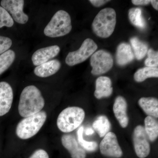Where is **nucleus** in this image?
Here are the masks:
<instances>
[{
	"label": "nucleus",
	"instance_id": "1",
	"mask_svg": "<svg viewBox=\"0 0 158 158\" xmlns=\"http://www.w3.org/2000/svg\"><path fill=\"white\" fill-rule=\"evenodd\" d=\"M45 105V99L39 88L29 85L21 93L18 111L21 117L26 118L41 112Z\"/></svg>",
	"mask_w": 158,
	"mask_h": 158
},
{
	"label": "nucleus",
	"instance_id": "2",
	"mask_svg": "<svg viewBox=\"0 0 158 158\" xmlns=\"http://www.w3.org/2000/svg\"><path fill=\"white\" fill-rule=\"evenodd\" d=\"M48 118L45 111L23 118L15 127V135L22 140H28L37 135L43 127Z\"/></svg>",
	"mask_w": 158,
	"mask_h": 158
},
{
	"label": "nucleus",
	"instance_id": "3",
	"mask_svg": "<svg viewBox=\"0 0 158 158\" xmlns=\"http://www.w3.org/2000/svg\"><path fill=\"white\" fill-rule=\"evenodd\" d=\"M85 116V111L82 108L68 107L61 111L57 117V127L62 132H71L82 124Z\"/></svg>",
	"mask_w": 158,
	"mask_h": 158
},
{
	"label": "nucleus",
	"instance_id": "4",
	"mask_svg": "<svg viewBox=\"0 0 158 158\" xmlns=\"http://www.w3.org/2000/svg\"><path fill=\"white\" fill-rule=\"evenodd\" d=\"M116 23V12L112 8L102 9L97 15L92 23L93 32L101 38L110 37L114 32Z\"/></svg>",
	"mask_w": 158,
	"mask_h": 158
},
{
	"label": "nucleus",
	"instance_id": "5",
	"mask_svg": "<svg viewBox=\"0 0 158 158\" xmlns=\"http://www.w3.org/2000/svg\"><path fill=\"white\" fill-rule=\"evenodd\" d=\"M72 28L70 15L66 11L60 10L53 16L44 33L45 36L52 38L62 37L69 34Z\"/></svg>",
	"mask_w": 158,
	"mask_h": 158
},
{
	"label": "nucleus",
	"instance_id": "6",
	"mask_svg": "<svg viewBox=\"0 0 158 158\" xmlns=\"http://www.w3.org/2000/svg\"><path fill=\"white\" fill-rule=\"evenodd\" d=\"M97 48V44L93 40L87 38L78 50L69 53L65 59V63L70 66L82 63L92 56Z\"/></svg>",
	"mask_w": 158,
	"mask_h": 158
},
{
	"label": "nucleus",
	"instance_id": "7",
	"mask_svg": "<svg viewBox=\"0 0 158 158\" xmlns=\"http://www.w3.org/2000/svg\"><path fill=\"white\" fill-rule=\"evenodd\" d=\"M113 59L112 55L103 50L98 51L91 56L90 64L94 75H100L108 72L113 67Z\"/></svg>",
	"mask_w": 158,
	"mask_h": 158
},
{
	"label": "nucleus",
	"instance_id": "8",
	"mask_svg": "<svg viewBox=\"0 0 158 158\" xmlns=\"http://www.w3.org/2000/svg\"><path fill=\"white\" fill-rule=\"evenodd\" d=\"M133 141L135 152L138 157H147L150 152V145L143 127L138 125L135 128L133 132Z\"/></svg>",
	"mask_w": 158,
	"mask_h": 158
},
{
	"label": "nucleus",
	"instance_id": "9",
	"mask_svg": "<svg viewBox=\"0 0 158 158\" xmlns=\"http://www.w3.org/2000/svg\"><path fill=\"white\" fill-rule=\"evenodd\" d=\"M100 149L102 154L106 156L118 158L123 156L116 135L112 132H109L104 137L100 144Z\"/></svg>",
	"mask_w": 158,
	"mask_h": 158
},
{
	"label": "nucleus",
	"instance_id": "10",
	"mask_svg": "<svg viewBox=\"0 0 158 158\" xmlns=\"http://www.w3.org/2000/svg\"><path fill=\"white\" fill-rule=\"evenodd\" d=\"M1 6L11 14L12 18L16 22L24 24L27 22L29 17L24 12L23 0H2L1 2Z\"/></svg>",
	"mask_w": 158,
	"mask_h": 158
},
{
	"label": "nucleus",
	"instance_id": "11",
	"mask_svg": "<svg viewBox=\"0 0 158 158\" xmlns=\"http://www.w3.org/2000/svg\"><path fill=\"white\" fill-rule=\"evenodd\" d=\"M14 94L11 85L7 82H0V117L5 116L11 110Z\"/></svg>",
	"mask_w": 158,
	"mask_h": 158
},
{
	"label": "nucleus",
	"instance_id": "12",
	"mask_svg": "<svg viewBox=\"0 0 158 158\" xmlns=\"http://www.w3.org/2000/svg\"><path fill=\"white\" fill-rule=\"evenodd\" d=\"M63 147L70 154L72 158H85L86 152L79 144L76 138L70 134H65L61 138Z\"/></svg>",
	"mask_w": 158,
	"mask_h": 158
},
{
	"label": "nucleus",
	"instance_id": "13",
	"mask_svg": "<svg viewBox=\"0 0 158 158\" xmlns=\"http://www.w3.org/2000/svg\"><path fill=\"white\" fill-rule=\"evenodd\" d=\"M60 51V48L56 45L39 49L33 54L32 56V62L35 66L41 65L56 56Z\"/></svg>",
	"mask_w": 158,
	"mask_h": 158
},
{
	"label": "nucleus",
	"instance_id": "14",
	"mask_svg": "<svg viewBox=\"0 0 158 158\" xmlns=\"http://www.w3.org/2000/svg\"><path fill=\"white\" fill-rule=\"evenodd\" d=\"M127 103L123 97L117 96L113 105V110L115 117L122 127H127L129 123L127 114Z\"/></svg>",
	"mask_w": 158,
	"mask_h": 158
},
{
	"label": "nucleus",
	"instance_id": "15",
	"mask_svg": "<svg viewBox=\"0 0 158 158\" xmlns=\"http://www.w3.org/2000/svg\"><path fill=\"white\" fill-rule=\"evenodd\" d=\"M61 66L59 60L54 59L37 66L34 69V73L40 77H48L56 73Z\"/></svg>",
	"mask_w": 158,
	"mask_h": 158
},
{
	"label": "nucleus",
	"instance_id": "16",
	"mask_svg": "<svg viewBox=\"0 0 158 158\" xmlns=\"http://www.w3.org/2000/svg\"><path fill=\"white\" fill-rule=\"evenodd\" d=\"M135 55L131 47L127 43H122L117 47L116 53V62L119 66H124L132 62Z\"/></svg>",
	"mask_w": 158,
	"mask_h": 158
},
{
	"label": "nucleus",
	"instance_id": "17",
	"mask_svg": "<svg viewBox=\"0 0 158 158\" xmlns=\"http://www.w3.org/2000/svg\"><path fill=\"white\" fill-rule=\"evenodd\" d=\"M113 92L112 81L107 77H100L96 81V89L94 95L96 98L100 99L111 96Z\"/></svg>",
	"mask_w": 158,
	"mask_h": 158
},
{
	"label": "nucleus",
	"instance_id": "18",
	"mask_svg": "<svg viewBox=\"0 0 158 158\" xmlns=\"http://www.w3.org/2000/svg\"><path fill=\"white\" fill-rule=\"evenodd\" d=\"M138 105L148 116L158 117V100L153 97H142L138 100Z\"/></svg>",
	"mask_w": 158,
	"mask_h": 158
},
{
	"label": "nucleus",
	"instance_id": "19",
	"mask_svg": "<svg viewBox=\"0 0 158 158\" xmlns=\"http://www.w3.org/2000/svg\"><path fill=\"white\" fill-rule=\"evenodd\" d=\"M145 133L149 140L154 142L158 137V123L156 118L150 116H147L144 119Z\"/></svg>",
	"mask_w": 158,
	"mask_h": 158
},
{
	"label": "nucleus",
	"instance_id": "20",
	"mask_svg": "<svg viewBox=\"0 0 158 158\" xmlns=\"http://www.w3.org/2000/svg\"><path fill=\"white\" fill-rule=\"evenodd\" d=\"M93 129L101 138L104 137L110 132L111 123L106 116H99L93 123Z\"/></svg>",
	"mask_w": 158,
	"mask_h": 158
},
{
	"label": "nucleus",
	"instance_id": "21",
	"mask_svg": "<svg viewBox=\"0 0 158 158\" xmlns=\"http://www.w3.org/2000/svg\"><path fill=\"white\" fill-rule=\"evenodd\" d=\"M130 42L136 59L138 60L143 59L146 56L148 51V46L147 44L141 41L137 37H133L131 38Z\"/></svg>",
	"mask_w": 158,
	"mask_h": 158
},
{
	"label": "nucleus",
	"instance_id": "22",
	"mask_svg": "<svg viewBox=\"0 0 158 158\" xmlns=\"http://www.w3.org/2000/svg\"><path fill=\"white\" fill-rule=\"evenodd\" d=\"M158 77V69L156 67H145L138 69L134 75V79L137 82L144 81L148 78Z\"/></svg>",
	"mask_w": 158,
	"mask_h": 158
},
{
	"label": "nucleus",
	"instance_id": "23",
	"mask_svg": "<svg viewBox=\"0 0 158 158\" xmlns=\"http://www.w3.org/2000/svg\"><path fill=\"white\" fill-rule=\"evenodd\" d=\"M128 17L130 22L139 28L143 29L146 26L145 21L142 15V10L139 8H131L129 10Z\"/></svg>",
	"mask_w": 158,
	"mask_h": 158
},
{
	"label": "nucleus",
	"instance_id": "24",
	"mask_svg": "<svg viewBox=\"0 0 158 158\" xmlns=\"http://www.w3.org/2000/svg\"><path fill=\"white\" fill-rule=\"evenodd\" d=\"M15 58V52L12 50H9L0 55V75L11 66Z\"/></svg>",
	"mask_w": 158,
	"mask_h": 158
},
{
	"label": "nucleus",
	"instance_id": "25",
	"mask_svg": "<svg viewBox=\"0 0 158 158\" xmlns=\"http://www.w3.org/2000/svg\"><path fill=\"white\" fill-rule=\"evenodd\" d=\"M84 127L81 126L78 130L77 135V141L79 144L81 145L85 150L89 152H93L95 151L98 148L97 143L95 141H88L84 140L83 138Z\"/></svg>",
	"mask_w": 158,
	"mask_h": 158
},
{
	"label": "nucleus",
	"instance_id": "26",
	"mask_svg": "<svg viewBox=\"0 0 158 158\" xmlns=\"http://www.w3.org/2000/svg\"><path fill=\"white\" fill-rule=\"evenodd\" d=\"M14 23V20L9 12L0 6V28L4 27H11Z\"/></svg>",
	"mask_w": 158,
	"mask_h": 158
},
{
	"label": "nucleus",
	"instance_id": "27",
	"mask_svg": "<svg viewBox=\"0 0 158 158\" xmlns=\"http://www.w3.org/2000/svg\"><path fill=\"white\" fill-rule=\"evenodd\" d=\"M148 58L145 60L147 67H156L158 65V52L150 48L148 51Z\"/></svg>",
	"mask_w": 158,
	"mask_h": 158
},
{
	"label": "nucleus",
	"instance_id": "28",
	"mask_svg": "<svg viewBox=\"0 0 158 158\" xmlns=\"http://www.w3.org/2000/svg\"><path fill=\"white\" fill-rule=\"evenodd\" d=\"M12 44V40L9 37L0 36V55L9 50Z\"/></svg>",
	"mask_w": 158,
	"mask_h": 158
},
{
	"label": "nucleus",
	"instance_id": "29",
	"mask_svg": "<svg viewBox=\"0 0 158 158\" xmlns=\"http://www.w3.org/2000/svg\"><path fill=\"white\" fill-rule=\"evenodd\" d=\"M29 158H50L48 153L42 148L37 149Z\"/></svg>",
	"mask_w": 158,
	"mask_h": 158
},
{
	"label": "nucleus",
	"instance_id": "30",
	"mask_svg": "<svg viewBox=\"0 0 158 158\" xmlns=\"http://www.w3.org/2000/svg\"><path fill=\"white\" fill-rule=\"evenodd\" d=\"M93 6L96 7H99L105 5L106 3L110 2V1H105V0H90L89 1Z\"/></svg>",
	"mask_w": 158,
	"mask_h": 158
},
{
	"label": "nucleus",
	"instance_id": "31",
	"mask_svg": "<svg viewBox=\"0 0 158 158\" xmlns=\"http://www.w3.org/2000/svg\"><path fill=\"white\" fill-rule=\"evenodd\" d=\"M132 3L135 6H146L151 2L150 0H132Z\"/></svg>",
	"mask_w": 158,
	"mask_h": 158
},
{
	"label": "nucleus",
	"instance_id": "32",
	"mask_svg": "<svg viewBox=\"0 0 158 158\" xmlns=\"http://www.w3.org/2000/svg\"><path fill=\"white\" fill-rule=\"evenodd\" d=\"M85 132L87 135H91L94 133V131L91 128H87L85 130Z\"/></svg>",
	"mask_w": 158,
	"mask_h": 158
},
{
	"label": "nucleus",
	"instance_id": "33",
	"mask_svg": "<svg viewBox=\"0 0 158 158\" xmlns=\"http://www.w3.org/2000/svg\"><path fill=\"white\" fill-rule=\"evenodd\" d=\"M151 3L152 5L154 8L157 11L158 10V1H156V0H152L151 1Z\"/></svg>",
	"mask_w": 158,
	"mask_h": 158
}]
</instances>
